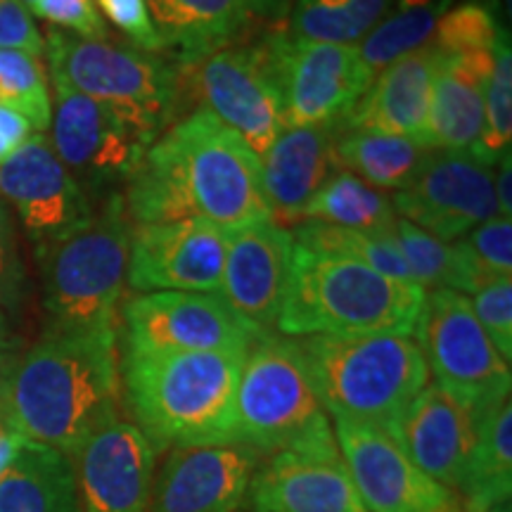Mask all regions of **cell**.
Returning <instances> with one entry per match:
<instances>
[{"mask_svg":"<svg viewBox=\"0 0 512 512\" xmlns=\"http://www.w3.org/2000/svg\"><path fill=\"white\" fill-rule=\"evenodd\" d=\"M413 335L434 382L479 418L510 399V363L498 354L463 292H427Z\"/></svg>","mask_w":512,"mask_h":512,"instance_id":"obj_9","label":"cell"},{"mask_svg":"<svg viewBox=\"0 0 512 512\" xmlns=\"http://www.w3.org/2000/svg\"><path fill=\"white\" fill-rule=\"evenodd\" d=\"M425 294L420 285L399 283L349 256L294 245L275 325L287 337H413Z\"/></svg>","mask_w":512,"mask_h":512,"instance_id":"obj_4","label":"cell"},{"mask_svg":"<svg viewBox=\"0 0 512 512\" xmlns=\"http://www.w3.org/2000/svg\"><path fill=\"white\" fill-rule=\"evenodd\" d=\"M339 128L335 121L323 126L283 128L275 143L259 159L261 183L273 216L297 221L299 211L316 195L335 171V143Z\"/></svg>","mask_w":512,"mask_h":512,"instance_id":"obj_24","label":"cell"},{"mask_svg":"<svg viewBox=\"0 0 512 512\" xmlns=\"http://www.w3.org/2000/svg\"><path fill=\"white\" fill-rule=\"evenodd\" d=\"M501 3V8H505V17L512 15V0H498Z\"/></svg>","mask_w":512,"mask_h":512,"instance_id":"obj_50","label":"cell"},{"mask_svg":"<svg viewBox=\"0 0 512 512\" xmlns=\"http://www.w3.org/2000/svg\"><path fill=\"white\" fill-rule=\"evenodd\" d=\"M0 136L8 140L12 150H17L19 145L27 143V140L34 136V126H31L19 112L0 105Z\"/></svg>","mask_w":512,"mask_h":512,"instance_id":"obj_43","label":"cell"},{"mask_svg":"<svg viewBox=\"0 0 512 512\" xmlns=\"http://www.w3.org/2000/svg\"><path fill=\"white\" fill-rule=\"evenodd\" d=\"M394 240L406 259L408 271L415 285L422 290H456L467 294L465 275L460 268L456 247L441 242L439 238L415 226V223L399 219L394 221Z\"/></svg>","mask_w":512,"mask_h":512,"instance_id":"obj_33","label":"cell"},{"mask_svg":"<svg viewBox=\"0 0 512 512\" xmlns=\"http://www.w3.org/2000/svg\"><path fill=\"white\" fill-rule=\"evenodd\" d=\"M242 505L247 512H368L332 430L266 456Z\"/></svg>","mask_w":512,"mask_h":512,"instance_id":"obj_13","label":"cell"},{"mask_svg":"<svg viewBox=\"0 0 512 512\" xmlns=\"http://www.w3.org/2000/svg\"><path fill=\"white\" fill-rule=\"evenodd\" d=\"M332 430L294 337L261 332L242 363L235 396V444L259 456Z\"/></svg>","mask_w":512,"mask_h":512,"instance_id":"obj_8","label":"cell"},{"mask_svg":"<svg viewBox=\"0 0 512 512\" xmlns=\"http://www.w3.org/2000/svg\"><path fill=\"white\" fill-rule=\"evenodd\" d=\"M124 204L136 226L204 219L235 233L273 219L259 157L207 110L174 121L147 147Z\"/></svg>","mask_w":512,"mask_h":512,"instance_id":"obj_1","label":"cell"},{"mask_svg":"<svg viewBox=\"0 0 512 512\" xmlns=\"http://www.w3.org/2000/svg\"><path fill=\"white\" fill-rule=\"evenodd\" d=\"M456 491L467 512H510L512 498V406L510 399L479 420L475 448Z\"/></svg>","mask_w":512,"mask_h":512,"instance_id":"obj_28","label":"cell"},{"mask_svg":"<svg viewBox=\"0 0 512 512\" xmlns=\"http://www.w3.org/2000/svg\"><path fill=\"white\" fill-rule=\"evenodd\" d=\"M242 351L121 354V396L140 432L162 448L235 444Z\"/></svg>","mask_w":512,"mask_h":512,"instance_id":"obj_3","label":"cell"},{"mask_svg":"<svg viewBox=\"0 0 512 512\" xmlns=\"http://www.w3.org/2000/svg\"><path fill=\"white\" fill-rule=\"evenodd\" d=\"M100 15L117 27L121 34L131 38V43L147 53H162L157 31L152 27L147 0H95Z\"/></svg>","mask_w":512,"mask_h":512,"instance_id":"obj_41","label":"cell"},{"mask_svg":"<svg viewBox=\"0 0 512 512\" xmlns=\"http://www.w3.org/2000/svg\"><path fill=\"white\" fill-rule=\"evenodd\" d=\"M294 245L316 249V252L342 254L349 259L361 261L373 271L399 280V283H413L406 259L396 247L394 226L387 230H351L328 226V223H304L292 233Z\"/></svg>","mask_w":512,"mask_h":512,"instance_id":"obj_32","label":"cell"},{"mask_svg":"<svg viewBox=\"0 0 512 512\" xmlns=\"http://www.w3.org/2000/svg\"><path fill=\"white\" fill-rule=\"evenodd\" d=\"M256 465L259 453L240 444L171 448L150 512H238Z\"/></svg>","mask_w":512,"mask_h":512,"instance_id":"obj_20","label":"cell"},{"mask_svg":"<svg viewBox=\"0 0 512 512\" xmlns=\"http://www.w3.org/2000/svg\"><path fill=\"white\" fill-rule=\"evenodd\" d=\"M119 311L121 354H247L261 335L219 292H143Z\"/></svg>","mask_w":512,"mask_h":512,"instance_id":"obj_11","label":"cell"},{"mask_svg":"<svg viewBox=\"0 0 512 512\" xmlns=\"http://www.w3.org/2000/svg\"><path fill=\"white\" fill-rule=\"evenodd\" d=\"M501 12L498 0H460L439 19L430 43L441 55L494 50L508 34L501 24Z\"/></svg>","mask_w":512,"mask_h":512,"instance_id":"obj_34","label":"cell"},{"mask_svg":"<svg viewBox=\"0 0 512 512\" xmlns=\"http://www.w3.org/2000/svg\"><path fill=\"white\" fill-rule=\"evenodd\" d=\"M230 233L204 219L136 226L126 283L133 292H221Z\"/></svg>","mask_w":512,"mask_h":512,"instance_id":"obj_15","label":"cell"},{"mask_svg":"<svg viewBox=\"0 0 512 512\" xmlns=\"http://www.w3.org/2000/svg\"><path fill=\"white\" fill-rule=\"evenodd\" d=\"M72 463L83 512H150L157 451L133 422L102 427Z\"/></svg>","mask_w":512,"mask_h":512,"instance_id":"obj_19","label":"cell"},{"mask_svg":"<svg viewBox=\"0 0 512 512\" xmlns=\"http://www.w3.org/2000/svg\"><path fill=\"white\" fill-rule=\"evenodd\" d=\"M31 12L55 27L69 29V34L74 36L95 38V41L110 38V29L95 0H34Z\"/></svg>","mask_w":512,"mask_h":512,"instance_id":"obj_40","label":"cell"},{"mask_svg":"<svg viewBox=\"0 0 512 512\" xmlns=\"http://www.w3.org/2000/svg\"><path fill=\"white\" fill-rule=\"evenodd\" d=\"M297 342L320 406L332 420L394 430L430 384L425 356L408 335H313Z\"/></svg>","mask_w":512,"mask_h":512,"instance_id":"obj_6","label":"cell"},{"mask_svg":"<svg viewBox=\"0 0 512 512\" xmlns=\"http://www.w3.org/2000/svg\"><path fill=\"white\" fill-rule=\"evenodd\" d=\"M55 88L50 145L76 178V183L102 190L105 185L128 181L150 143L133 131L112 107L86 95Z\"/></svg>","mask_w":512,"mask_h":512,"instance_id":"obj_16","label":"cell"},{"mask_svg":"<svg viewBox=\"0 0 512 512\" xmlns=\"http://www.w3.org/2000/svg\"><path fill=\"white\" fill-rule=\"evenodd\" d=\"M183 72H190L204 110L238 133L256 157H264L285 128L273 34L230 43Z\"/></svg>","mask_w":512,"mask_h":512,"instance_id":"obj_10","label":"cell"},{"mask_svg":"<svg viewBox=\"0 0 512 512\" xmlns=\"http://www.w3.org/2000/svg\"><path fill=\"white\" fill-rule=\"evenodd\" d=\"M510 188H512V157L508 152V155H503L501 162H498V174H494L498 216H505V219H510V214H512Z\"/></svg>","mask_w":512,"mask_h":512,"instance_id":"obj_44","label":"cell"},{"mask_svg":"<svg viewBox=\"0 0 512 512\" xmlns=\"http://www.w3.org/2000/svg\"><path fill=\"white\" fill-rule=\"evenodd\" d=\"M0 512H83L72 460L50 446L24 441L0 475Z\"/></svg>","mask_w":512,"mask_h":512,"instance_id":"obj_27","label":"cell"},{"mask_svg":"<svg viewBox=\"0 0 512 512\" xmlns=\"http://www.w3.org/2000/svg\"><path fill=\"white\" fill-rule=\"evenodd\" d=\"M512 140V50L510 34H505L494 48L489 86L484 98V124L475 150L479 162L496 166L510 152Z\"/></svg>","mask_w":512,"mask_h":512,"instance_id":"obj_36","label":"cell"},{"mask_svg":"<svg viewBox=\"0 0 512 512\" xmlns=\"http://www.w3.org/2000/svg\"><path fill=\"white\" fill-rule=\"evenodd\" d=\"M117 332L48 328L12 368L3 415L24 439L72 460L79 448L119 420Z\"/></svg>","mask_w":512,"mask_h":512,"instance_id":"obj_2","label":"cell"},{"mask_svg":"<svg viewBox=\"0 0 512 512\" xmlns=\"http://www.w3.org/2000/svg\"><path fill=\"white\" fill-rule=\"evenodd\" d=\"M392 8V0H294L287 34L302 41L358 46Z\"/></svg>","mask_w":512,"mask_h":512,"instance_id":"obj_31","label":"cell"},{"mask_svg":"<svg viewBox=\"0 0 512 512\" xmlns=\"http://www.w3.org/2000/svg\"><path fill=\"white\" fill-rule=\"evenodd\" d=\"M10 152H12V147H10V143H8V140H5L3 136H0V162H3V159H5V157H8V155H10Z\"/></svg>","mask_w":512,"mask_h":512,"instance_id":"obj_49","label":"cell"},{"mask_svg":"<svg viewBox=\"0 0 512 512\" xmlns=\"http://www.w3.org/2000/svg\"><path fill=\"white\" fill-rule=\"evenodd\" d=\"M131 233L124 195L110 192L88 219L36 247L50 328L117 332Z\"/></svg>","mask_w":512,"mask_h":512,"instance_id":"obj_5","label":"cell"},{"mask_svg":"<svg viewBox=\"0 0 512 512\" xmlns=\"http://www.w3.org/2000/svg\"><path fill=\"white\" fill-rule=\"evenodd\" d=\"M46 57L57 86L112 107L147 143H155L181 102L178 64L110 38H81L50 29Z\"/></svg>","mask_w":512,"mask_h":512,"instance_id":"obj_7","label":"cell"},{"mask_svg":"<svg viewBox=\"0 0 512 512\" xmlns=\"http://www.w3.org/2000/svg\"><path fill=\"white\" fill-rule=\"evenodd\" d=\"M463 268L467 294L501 278H512V221L505 216L479 223L453 242Z\"/></svg>","mask_w":512,"mask_h":512,"instance_id":"obj_37","label":"cell"},{"mask_svg":"<svg viewBox=\"0 0 512 512\" xmlns=\"http://www.w3.org/2000/svg\"><path fill=\"white\" fill-rule=\"evenodd\" d=\"M332 432L368 512H458L451 491L413 465L392 430L335 420Z\"/></svg>","mask_w":512,"mask_h":512,"instance_id":"obj_17","label":"cell"},{"mask_svg":"<svg viewBox=\"0 0 512 512\" xmlns=\"http://www.w3.org/2000/svg\"><path fill=\"white\" fill-rule=\"evenodd\" d=\"M292 252V233L273 219L230 233L221 297L256 330L268 332L278 323Z\"/></svg>","mask_w":512,"mask_h":512,"instance_id":"obj_21","label":"cell"},{"mask_svg":"<svg viewBox=\"0 0 512 512\" xmlns=\"http://www.w3.org/2000/svg\"><path fill=\"white\" fill-rule=\"evenodd\" d=\"M479 420L472 408L432 382L403 411L392 434L418 470L444 489L456 491L475 448Z\"/></svg>","mask_w":512,"mask_h":512,"instance_id":"obj_23","label":"cell"},{"mask_svg":"<svg viewBox=\"0 0 512 512\" xmlns=\"http://www.w3.org/2000/svg\"><path fill=\"white\" fill-rule=\"evenodd\" d=\"M162 55L188 69L240 41L252 22L247 0H147Z\"/></svg>","mask_w":512,"mask_h":512,"instance_id":"obj_26","label":"cell"},{"mask_svg":"<svg viewBox=\"0 0 512 512\" xmlns=\"http://www.w3.org/2000/svg\"><path fill=\"white\" fill-rule=\"evenodd\" d=\"M15 363H17L15 344H0V413H3L5 392H8V382H10Z\"/></svg>","mask_w":512,"mask_h":512,"instance_id":"obj_47","label":"cell"},{"mask_svg":"<svg viewBox=\"0 0 512 512\" xmlns=\"http://www.w3.org/2000/svg\"><path fill=\"white\" fill-rule=\"evenodd\" d=\"M0 50H22L34 57L46 55V41L22 0H0Z\"/></svg>","mask_w":512,"mask_h":512,"instance_id":"obj_42","label":"cell"},{"mask_svg":"<svg viewBox=\"0 0 512 512\" xmlns=\"http://www.w3.org/2000/svg\"><path fill=\"white\" fill-rule=\"evenodd\" d=\"M294 0H247V8L256 19H266V22H280L290 15Z\"/></svg>","mask_w":512,"mask_h":512,"instance_id":"obj_46","label":"cell"},{"mask_svg":"<svg viewBox=\"0 0 512 512\" xmlns=\"http://www.w3.org/2000/svg\"><path fill=\"white\" fill-rule=\"evenodd\" d=\"M472 311L505 361H512V278L479 287L470 299Z\"/></svg>","mask_w":512,"mask_h":512,"instance_id":"obj_38","label":"cell"},{"mask_svg":"<svg viewBox=\"0 0 512 512\" xmlns=\"http://www.w3.org/2000/svg\"><path fill=\"white\" fill-rule=\"evenodd\" d=\"M0 344H12L10 325H8V318H5L3 309H0Z\"/></svg>","mask_w":512,"mask_h":512,"instance_id":"obj_48","label":"cell"},{"mask_svg":"<svg viewBox=\"0 0 512 512\" xmlns=\"http://www.w3.org/2000/svg\"><path fill=\"white\" fill-rule=\"evenodd\" d=\"M392 204L399 219L451 245L498 216L494 166L470 152L432 150L415 181L396 192Z\"/></svg>","mask_w":512,"mask_h":512,"instance_id":"obj_14","label":"cell"},{"mask_svg":"<svg viewBox=\"0 0 512 512\" xmlns=\"http://www.w3.org/2000/svg\"><path fill=\"white\" fill-rule=\"evenodd\" d=\"M432 147L413 138L347 131L335 143L337 166L377 190H406L420 174Z\"/></svg>","mask_w":512,"mask_h":512,"instance_id":"obj_29","label":"cell"},{"mask_svg":"<svg viewBox=\"0 0 512 512\" xmlns=\"http://www.w3.org/2000/svg\"><path fill=\"white\" fill-rule=\"evenodd\" d=\"M494 50L444 55L432 88L427 145L441 152H472L484 124V98Z\"/></svg>","mask_w":512,"mask_h":512,"instance_id":"obj_25","label":"cell"},{"mask_svg":"<svg viewBox=\"0 0 512 512\" xmlns=\"http://www.w3.org/2000/svg\"><path fill=\"white\" fill-rule=\"evenodd\" d=\"M441 55L432 43L399 57L373 76L366 93L342 119L339 133L366 131L413 138L427 145L432 88Z\"/></svg>","mask_w":512,"mask_h":512,"instance_id":"obj_22","label":"cell"},{"mask_svg":"<svg viewBox=\"0 0 512 512\" xmlns=\"http://www.w3.org/2000/svg\"><path fill=\"white\" fill-rule=\"evenodd\" d=\"M24 441L27 439H24L22 434H19L15 427L10 425L8 418H5L3 413H0V475L8 470L12 458H15L19 448L24 446Z\"/></svg>","mask_w":512,"mask_h":512,"instance_id":"obj_45","label":"cell"},{"mask_svg":"<svg viewBox=\"0 0 512 512\" xmlns=\"http://www.w3.org/2000/svg\"><path fill=\"white\" fill-rule=\"evenodd\" d=\"M29 294L27 266L19 252L17 228L10 207L0 202V309L17 311Z\"/></svg>","mask_w":512,"mask_h":512,"instance_id":"obj_39","label":"cell"},{"mask_svg":"<svg viewBox=\"0 0 512 512\" xmlns=\"http://www.w3.org/2000/svg\"><path fill=\"white\" fill-rule=\"evenodd\" d=\"M0 105L22 114L34 131H48L53 102L41 57L22 50H0Z\"/></svg>","mask_w":512,"mask_h":512,"instance_id":"obj_35","label":"cell"},{"mask_svg":"<svg viewBox=\"0 0 512 512\" xmlns=\"http://www.w3.org/2000/svg\"><path fill=\"white\" fill-rule=\"evenodd\" d=\"M297 221L328 223L351 230H387L394 226L396 211L392 197L339 169L306 202Z\"/></svg>","mask_w":512,"mask_h":512,"instance_id":"obj_30","label":"cell"},{"mask_svg":"<svg viewBox=\"0 0 512 512\" xmlns=\"http://www.w3.org/2000/svg\"><path fill=\"white\" fill-rule=\"evenodd\" d=\"M273 57L285 128L339 121L373 81L356 46L302 41L278 31L273 34Z\"/></svg>","mask_w":512,"mask_h":512,"instance_id":"obj_12","label":"cell"},{"mask_svg":"<svg viewBox=\"0 0 512 512\" xmlns=\"http://www.w3.org/2000/svg\"><path fill=\"white\" fill-rule=\"evenodd\" d=\"M0 197L17 211L34 247L93 214L86 190L43 133H34L0 162Z\"/></svg>","mask_w":512,"mask_h":512,"instance_id":"obj_18","label":"cell"},{"mask_svg":"<svg viewBox=\"0 0 512 512\" xmlns=\"http://www.w3.org/2000/svg\"><path fill=\"white\" fill-rule=\"evenodd\" d=\"M22 3H24V5H27V8L31 10V5H34V0H22Z\"/></svg>","mask_w":512,"mask_h":512,"instance_id":"obj_51","label":"cell"}]
</instances>
